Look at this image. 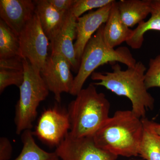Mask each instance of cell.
Segmentation results:
<instances>
[{"label": "cell", "instance_id": "ffe728a7", "mask_svg": "<svg viewBox=\"0 0 160 160\" xmlns=\"http://www.w3.org/2000/svg\"><path fill=\"white\" fill-rule=\"evenodd\" d=\"M143 123L144 132L139 156L146 160H160V137Z\"/></svg>", "mask_w": 160, "mask_h": 160}, {"label": "cell", "instance_id": "e0dca14e", "mask_svg": "<svg viewBox=\"0 0 160 160\" xmlns=\"http://www.w3.org/2000/svg\"><path fill=\"white\" fill-rule=\"evenodd\" d=\"M150 17L143 21L133 30L131 38L126 42L132 49H139L144 41V35L150 30L160 31V0H152Z\"/></svg>", "mask_w": 160, "mask_h": 160}, {"label": "cell", "instance_id": "2e32d148", "mask_svg": "<svg viewBox=\"0 0 160 160\" xmlns=\"http://www.w3.org/2000/svg\"><path fill=\"white\" fill-rule=\"evenodd\" d=\"M24 79L23 58L20 57L0 59V93L9 86L19 88Z\"/></svg>", "mask_w": 160, "mask_h": 160}, {"label": "cell", "instance_id": "d4e9b609", "mask_svg": "<svg viewBox=\"0 0 160 160\" xmlns=\"http://www.w3.org/2000/svg\"><path fill=\"white\" fill-rule=\"evenodd\" d=\"M142 120L143 123L146 124L155 133H156L160 137V124L159 123L150 121L146 118H142Z\"/></svg>", "mask_w": 160, "mask_h": 160}, {"label": "cell", "instance_id": "7402d4cb", "mask_svg": "<svg viewBox=\"0 0 160 160\" xmlns=\"http://www.w3.org/2000/svg\"><path fill=\"white\" fill-rule=\"evenodd\" d=\"M145 83L147 89L160 88V54L149 60V68L145 73Z\"/></svg>", "mask_w": 160, "mask_h": 160}, {"label": "cell", "instance_id": "30bf717a", "mask_svg": "<svg viewBox=\"0 0 160 160\" xmlns=\"http://www.w3.org/2000/svg\"><path fill=\"white\" fill-rule=\"evenodd\" d=\"M113 2L95 11L89 12L77 18L74 48L77 59L80 64L87 43L95 32L107 22Z\"/></svg>", "mask_w": 160, "mask_h": 160}, {"label": "cell", "instance_id": "7c38bea8", "mask_svg": "<svg viewBox=\"0 0 160 160\" xmlns=\"http://www.w3.org/2000/svg\"><path fill=\"white\" fill-rule=\"evenodd\" d=\"M35 14L31 0H1L0 18L18 37Z\"/></svg>", "mask_w": 160, "mask_h": 160}, {"label": "cell", "instance_id": "7a4b0ae2", "mask_svg": "<svg viewBox=\"0 0 160 160\" xmlns=\"http://www.w3.org/2000/svg\"><path fill=\"white\" fill-rule=\"evenodd\" d=\"M142 119L132 110H118L92 136L100 149L117 156H139L144 132Z\"/></svg>", "mask_w": 160, "mask_h": 160}, {"label": "cell", "instance_id": "6da1fadb", "mask_svg": "<svg viewBox=\"0 0 160 160\" xmlns=\"http://www.w3.org/2000/svg\"><path fill=\"white\" fill-rule=\"evenodd\" d=\"M112 72H96L92 74L95 86H102L117 95L128 98L131 102L132 111L140 118H146V110L154 108L155 100L145 85L147 69L142 62L122 70L118 63L112 66Z\"/></svg>", "mask_w": 160, "mask_h": 160}, {"label": "cell", "instance_id": "44dd1931", "mask_svg": "<svg viewBox=\"0 0 160 160\" xmlns=\"http://www.w3.org/2000/svg\"><path fill=\"white\" fill-rule=\"evenodd\" d=\"M114 0H74L70 11L78 18L92 9H100L113 2Z\"/></svg>", "mask_w": 160, "mask_h": 160}, {"label": "cell", "instance_id": "52a82bcc", "mask_svg": "<svg viewBox=\"0 0 160 160\" xmlns=\"http://www.w3.org/2000/svg\"><path fill=\"white\" fill-rule=\"evenodd\" d=\"M21 57L41 71L48 58L49 40L35 14L18 36Z\"/></svg>", "mask_w": 160, "mask_h": 160}, {"label": "cell", "instance_id": "603a6c76", "mask_svg": "<svg viewBox=\"0 0 160 160\" xmlns=\"http://www.w3.org/2000/svg\"><path fill=\"white\" fill-rule=\"evenodd\" d=\"M12 153V147L7 138H0V160H9Z\"/></svg>", "mask_w": 160, "mask_h": 160}, {"label": "cell", "instance_id": "5bb4252c", "mask_svg": "<svg viewBox=\"0 0 160 160\" xmlns=\"http://www.w3.org/2000/svg\"><path fill=\"white\" fill-rule=\"evenodd\" d=\"M35 13L43 31L49 41L53 39L62 28L67 12L58 11L48 0H36Z\"/></svg>", "mask_w": 160, "mask_h": 160}, {"label": "cell", "instance_id": "ba28073f", "mask_svg": "<svg viewBox=\"0 0 160 160\" xmlns=\"http://www.w3.org/2000/svg\"><path fill=\"white\" fill-rule=\"evenodd\" d=\"M69 62L59 54L48 57L41 70V74L49 91L54 94L57 102H61L63 92L70 94L73 86V78Z\"/></svg>", "mask_w": 160, "mask_h": 160}, {"label": "cell", "instance_id": "d6986e66", "mask_svg": "<svg viewBox=\"0 0 160 160\" xmlns=\"http://www.w3.org/2000/svg\"><path fill=\"white\" fill-rule=\"evenodd\" d=\"M15 57H21L18 37L15 34L4 21L1 19L0 59Z\"/></svg>", "mask_w": 160, "mask_h": 160}, {"label": "cell", "instance_id": "5b68a950", "mask_svg": "<svg viewBox=\"0 0 160 160\" xmlns=\"http://www.w3.org/2000/svg\"><path fill=\"white\" fill-rule=\"evenodd\" d=\"M24 79L19 87L20 97L15 107L14 122L17 134L31 129L37 116L40 103L49 95V90L39 69L26 59H23Z\"/></svg>", "mask_w": 160, "mask_h": 160}, {"label": "cell", "instance_id": "ac0fdd59", "mask_svg": "<svg viewBox=\"0 0 160 160\" xmlns=\"http://www.w3.org/2000/svg\"><path fill=\"white\" fill-rule=\"evenodd\" d=\"M23 147L21 153L14 160H60L55 151L48 152L36 143L33 132L27 129L22 133Z\"/></svg>", "mask_w": 160, "mask_h": 160}, {"label": "cell", "instance_id": "cb8c5ba5", "mask_svg": "<svg viewBox=\"0 0 160 160\" xmlns=\"http://www.w3.org/2000/svg\"><path fill=\"white\" fill-rule=\"evenodd\" d=\"M58 11L66 12L71 9L74 0H48Z\"/></svg>", "mask_w": 160, "mask_h": 160}, {"label": "cell", "instance_id": "4fadbf2b", "mask_svg": "<svg viewBox=\"0 0 160 160\" xmlns=\"http://www.w3.org/2000/svg\"><path fill=\"white\" fill-rule=\"evenodd\" d=\"M133 30L124 24L119 12L117 3H112L109 18L103 28V38L106 45L109 48L114 49L131 38Z\"/></svg>", "mask_w": 160, "mask_h": 160}, {"label": "cell", "instance_id": "8992f818", "mask_svg": "<svg viewBox=\"0 0 160 160\" xmlns=\"http://www.w3.org/2000/svg\"><path fill=\"white\" fill-rule=\"evenodd\" d=\"M70 127L68 110L56 103L43 112L33 133L44 144L56 148L69 133Z\"/></svg>", "mask_w": 160, "mask_h": 160}, {"label": "cell", "instance_id": "277c9868", "mask_svg": "<svg viewBox=\"0 0 160 160\" xmlns=\"http://www.w3.org/2000/svg\"><path fill=\"white\" fill-rule=\"evenodd\" d=\"M104 26L103 24L92 36L85 47L77 74L74 77L70 93L72 95H77L87 79L99 66L108 63L120 62L131 67L137 62L127 47L114 49L107 46L103 38Z\"/></svg>", "mask_w": 160, "mask_h": 160}, {"label": "cell", "instance_id": "9a60e30c", "mask_svg": "<svg viewBox=\"0 0 160 160\" xmlns=\"http://www.w3.org/2000/svg\"><path fill=\"white\" fill-rule=\"evenodd\" d=\"M152 0H122L117 2L120 16L127 27L144 21L151 12Z\"/></svg>", "mask_w": 160, "mask_h": 160}, {"label": "cell", "instance_id": "9c48e42d", "mask_svg": "<svg viewBox=\"0 0 160 160\" xmlns=\"http://www.w3.org/2000/svg\"><path fill=\"white\" fill-rule=\"evenodd\" d=\"M55 151L62 160H116L118 158L98 147L92 137L76 138L69 133Z\"/></svg>", "mask_w": 160, "mask_h": 160}, {"label": "cell", "instance_id": "3957f363", "mask_svg": "<svg viewBox=\"0 0 160 160\" xmlns=\"http://www.w3.org/2000/svg\"><path fill=\"white\" fill-rule=\"evenodd\" d=\"M110 104L92 83L82 89L68 106L69 134L76 138L91 137L109 118Z\"/></svg>", "mask_w": 160, "mask_h": 160}, {"label": "cell", "instance_id": "8fae6325", "mask_svg": "<svg viewBox=\"0 0 160 160\" xmlns=\"http://www.w3.org/2000/svg\"><path fill=\"white\" fill-rule=\"evenodd\" d=\"M77 18L70 10L67 12L62 28L58 34L50 41L51 54H59L70 63L72 69L78 72L80 67L76 55L73 41L76 37Z\"/></svg>", "mask_w": 160, "mask_h": 160}]
</instances>
